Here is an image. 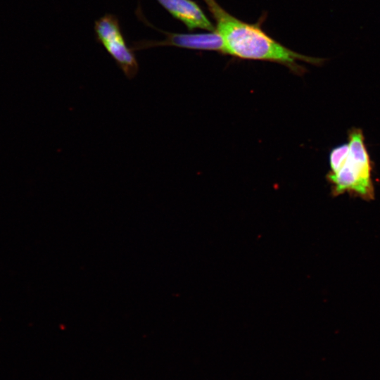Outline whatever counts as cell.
I'll list each match as a JSON object with an SVG mask.
<instances>
[{
  "mask_svg": "<svg viewBox=\"0 0 380 380\" xmlns=\"http://www.w3.org/2000/svg\"><path fill=\"white\" fill-rule=\"evenodd\" d=\"M161 32L165 38L161 41L141 40L133 43V51L157 46H172L199 51H214L226 54V48L220 34L215 30L209 33L183 34Z\"/></svg>",
  "mask_w": 380,
  "mask_h": 380,
  "instance_id": "obj_4",
  "label": "cell"
},
{
  "mask_svg": "<svg viewBox=\"0 0 380 380\" xmlns=\"http://www.w3.org/2000/svg\"><path fill=\"white\" fill-rule=\"evenodd\" d=\"M203 1L215 20L216 30L223 39L227 55L277 63L298 75H303L306 69L298 61L320 66L327 60L303 55L286 47L262 30V21L248 23L229 13L215 0Z\"/></svg>",
  "mask_w": 380,
  "mask_h": 380,
  "instance_id": "obj_1",
  "label": "cell"
},
{
  "mask_svg": "<svg viewBox=\"0 0 380 380\" xmlns=\"http://www.w3.org/2000/svg\"><path fill=\"white\" fill-rule=\"evenodd\" d=\"M349 151L347 158L336 173L329 172L327 181L331 194L337 196L344 193L365 201L374 198L372 179V163L366 148L362 131L352 128L348 132Z\"/></svg>",
  "mask_w": 380,
  "mask_h": 380,
  "instance_id": "obj_2",
  "label": "cell"
},
{
  "mask_svg": "<svg viewBox=\"0 0 380 380\" xmlns=\"http://www.w3.org/2000/svg\"><path fill=\"white\" fill-rule=\"evenodd\" d=\"M349 151L348 144L334 148L329 154L330 173L338 172L345 163Z\"/></svg>",
  "mask_w": 380,
  "mask_h": 380,
  "instance_id": "obj_6",
  "label": "cell"
},
{
  "mask_svg": "<svg viewBox=\"0 0 380 380\" xmlns=\"http://www.w3.org/2000/svg\"><path fill=\"white\" fill-rule=\"evenodd\" d=\"M173 18L183 23L189 31L201 28L212 32L216 28L199 5L193 0H157Z\"/></svg>",
  "mask_w": 380,
  "mask_h": 380,
  "instance_id": "obj_5",
  "label": "cell"
},
{
  "mask_svg": "<svg viewBox=\"0 0 380 380\" xmlns=\"http://www.w3.org/2000/svg\"><path fill=\"white\" fill-rule=\"evenodd\" d=\"M96 40L113 58L125 77L133 79L139 72V63L134 51L128 47L117 16L107 13L94 23Z\"/></svg>",
  "mask_w": 380,
  "mask_h": 380,
  "instance_id": "obj_3",
  "label": "cell"
}]
</instances>
